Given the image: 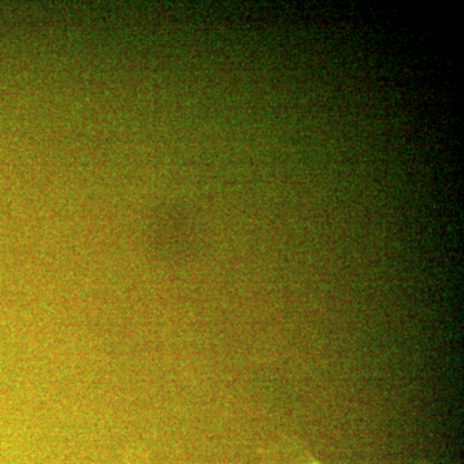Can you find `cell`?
I'll use <instances>...</instances> for the list:
<instances>
[{"label": "cell", "instance_id": "1", "mask_svg": "<svg viewBox=\"0 0 464 464\" xmlns=\"http://www.w3.org/2000/svg\"><path fill=\"white\" fill-rule=\"evenodd\" d=\"M261 464H325L317 459L304 440L288 432H277L259 449ZM414 464H435L420 460Z\"/></svg>", "mask_w": 464, "mask_h": 464}, {"label": "cell", "instance_id": "2", "mask_svg": "<svg viewBox=\"0 0 464 464\" xmlns=\"http://www.w3.org/2000/svg\"><path fill=\"white\" fill-rule=\"evenodd\" d=\"M141 462L142 458L137 453L130 454V456L125 458V464H141Z\"/></svg>", "mask_w": 464, "mask_h": 464}]
</instances>
